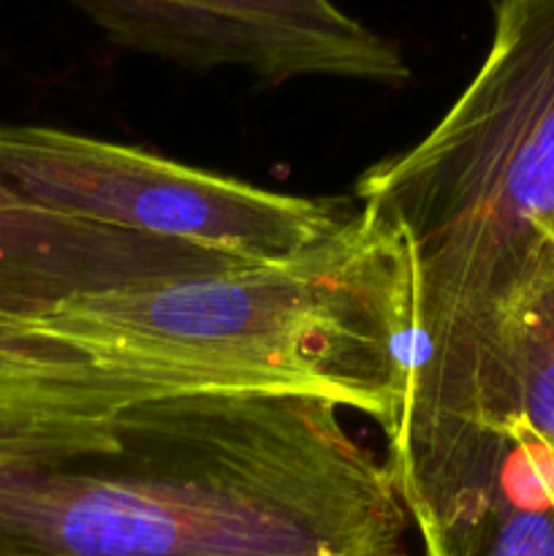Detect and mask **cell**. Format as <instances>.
Returning a JSON list of instances; mask_svg holds the SVG:
<instances>
[{"mask_svg":"<svg viewBox=\"0 0 554 556\" xmlns=\"http://www.w3.org/2000/svg\"><path fill=\"white\" fill-rule=\"evenodd\" d=\"M335 402L163 394L0 448V556H405L389 462Z\"/></svg>","mask_w":554,"mask_h":556,"instance_id":"cell-1","label":"cell"},{"mask_svg":"<svg viewBox=\"0 0 554 556\" xmlns=\"http://www.w3.org/2000/svg\"><path fill=\"white\" fill-rule=\"evenodd\" d=\"M353 201L413 269V372L391 459L498 429V326L552 250L554 0L494 5L489 52L440 123L369 166Z\"/></svg>","mask_w":554,"mask_h":556,"instance_id":"cell-2","label":"cell"},{"mask_svg":"<svg viewBox=\"0 0 554 556\" xmlns=\"http://www.w3.org/2000/svg\"><path fill=\"white\" fill-rule=\"evenodd\" d=\"M43 318L168 394L315 396L389 438L416 348L411 258L367 206L286 258L81 293Z\"/></svg>","mask_w":554,"mask_h":556,"instance_id":"cell-3","label":"cell"},{"mask_svg":"<svg viewBox=\"0 0 554 556\" xmlns=\"http://www.w3.org/2000/svg\"><path fill=\"white\" fill-rule=\"evenodd\" d=\"M0 177L47 210L231 264L299 253L358 210L351 199L277 193L141 147L47 125H0Z\"/></svg>","mask_w":554,"mask_h":556,"instance_id":"cell-4","label":"cell"},{"mask_svg":"<svg viewBox=\"0 0 554 556\" xmlns=\"http://www.w3.org/2000/svg\"><path fill=\"white\" fill-rule=\"evenodd\" d=\"M112 47L179 68H244L282 85L304 76L402 87L411 65L391 38L326 0H85Z\"/></svg>","mask_w":554,"mask_h":556,"instance_id":"cell-5","label":"cell"},{"mask_svg":"<svg viewBox=\"0 0 554 556\" xmlns=\"http://www.w3.org/2000/svg\"><path fill=\"white\" fill-rule=\"evenodd\" d=\"M394 483L424 556H554L543 448L516 429H470Z\"/></svg>","mask_w":554,"mask_h":556,"instance_id":"cell-6","label":"cell"},{"mask_svg":"<svg viewBox=\"0 0 554 556\" xmlns=\"http://www.w3.org/2000/svg\"><path fill=\"white\" fill-rule=\"evenodd\" d=\"M234 266L204 250L76 220L0 177V309L43 318L81 293Z\"/></svg>","mask_w":554,"mask_h":556,"instance_id":"cell-7","label":"cell"},{"mask_svg":"<svg viewBox=\"0 0 554 556\" xmlns=\"http://www.w3.org/2000/svg\"><path fill=\"white\" fill-rule=\"evenodd\" d=\"M168 391L96 362L47 318L0 309V445L38 421L103 413Z\"/></svg>","mask_w":554,"mask_h":556,"instance_id":"cell-8","label":"cell"},{"mask_svg":"<svg viewBox=\"0 0 554 556\" xmlns=\"http://www.w3.org/2000/svg\"><path fill=\"white\" fill-rule=\"evenodd\" d=\"M498 424L554 454V242L500 318Z\"/></svg>","mask_w":554,"mask_h":556,"instance_id":"cell-9","label":"cell"},{"mask_svg":"<svg viewBox=\"0 0 554 556\" xmlns=\"http://www.w3.org/2000/svg\"><path fill=\"white\" fill-rule=\"evenodd\" d=\"M543 478H546V492H549V500H552V505H554V454L549 448H543Z\"/></svg>","mask_w":554,"mask_h":556,"instance_id":"cell-10","label":"cell"},{"mask_svg":"<svg viewBox=\"0 0 554 556\" xmlns=\"http://www.w3.org/2000/svg\"><path fill=\"white\" fill-rule=\"evenodd\" d=\"M552 242H554V233H552Z\"/></svg>","mask_w":554,"mask_h":556,"instance_id":"cell-11","label":"cell"}]
</instances>
